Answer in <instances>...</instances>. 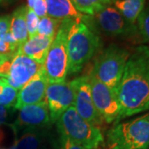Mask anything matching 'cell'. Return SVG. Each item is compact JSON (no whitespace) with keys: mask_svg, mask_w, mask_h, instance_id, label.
<instances>
[{"mask_svg":"<svg viewBox=\"0 0 149 149\" xmlns=\"http://www.w3.org/2000/svg\"><path fill=\"white\" fill-rule=\"evenodd\" d=\"M139 34L145 42H149V7L144 8L137 19Z\"/></svg>","mask_w":149,"mask_h":149,"instance_id":"cell-21","label":"cell"},{"mask_svg":"<svg viewBox=\"0 0 149 149\" xmlns=\"http://www.w3.org/2000/svg\"><path fill=\"white\" fill-rule=\"evenodd\" d=\"M88 78L91 84L93 103L99 116L106 123H115L120 112L117 93L107 87L91 72L88 74Z\"/></svg>","mask_w":149,"mask_h":149,"instance_id":"cell-8","label":"cell"},{"mask_svg":"<svg viewBox=\"0 0 149 149\" xmlns=\"http://www.w3.org/2000/svg\"><path fill=\"white\" fill-rule=\"evenodd\" d=\"M60 149H85L78 144L74 143L69 139L65 138L64 136H61L60 138Z\"/></svg>","mask_w":149,"mask_h":149,"instance_id":"cell-26","label":"cell"},{"mask_svg":"<svg viewBox=\"0 0 149 149\" xmlns=\"http://www.w3.org/2000/svg\"><path fill=\"white\" fill-rule=\"evenodd\" d=\"M3 139H4V133H3V130L0 128V144L3 143Z\"/></svg>","mask_w":149,"mask_h":149,"instance_id":"cell-31","label":"cell"},{"mask_svg":"<svg viewBox=\"0 0 149 149\" xmlns=\"http://www.w3.org/2000/svg\"><path fill=\"white\" fill-rule=\"evenodd\" d=\"M43 141L42 134L38 129L25 130L14 143L15 149H39Z\"/></svg>","mask_w":149,"mask_h":149,"instance_id":"cell-19","label":"cell"},{"mask_svg":"<svg viewBox=\"0 0 149 149\" xmlns=\"http://www.w3.org/2000/svg\"><path fill=\"white\" fill-rule=\"evenodd\" d=\"M70 20L61 21L43 63V69L49 84L64 82L68 74L66 37Z\"/></svg>","mask_w":149,"mask_h":149,"instance_id":"cell-6","label":"cell"},{"mask_svg":"<svg viewBox=\"0 0 149 149\" xmlns=\"http://www.w3.org/2000/svg\"><path fill=\"white\" fill-rule=\"evenodd\" d=\"M146 0H116L114 8L128 21L136 24L138 17L145 8Z\"/></svg>","mask_w":149,"mask_h":149,"instance_id":"cell-17","label":"cell"},{"mask_svg":"<svg viewBox=\"0 0 149 149\" xmlns=\"http://www.w3.org/2000/svg\"><path fill=\"white\" fill-rule=\"evenodd\" d=\"M92 17L98 27L109 37L132 38L139 34L137 25L128 21L114 7L106 6Z\"/></svg>","mask_w":149,"mask_h":149,"instance_id":"cell-7","label":"cell"},{"mask_svg":"<svg viewBox=\"0 0 149 149\" xmlns=\"http://www.w3.org/2000/svg\"><path fill=\"white\" fill-rule=\"evenodd\" d=\"M53 40L52 37H44L37 34L28 37L27 41L18 47L17 52L32 59L38 64L43 65Z\"/></svg>","mask_w":149,"mask_h":149,"instance_id":"cell-14","label":"cell"},{"mask_svg":"<svg viewBox=\"0 0 149 149\" xmlns=\"http://www.w3.org/2000/svg\"><path fill=\"white\" fill-rule=\"evenodd\" d=\"M32 9L39 18H42L43 17L47 16V13L46 0H36L33 4Z\"/></svg>","mask_w":149,"mask_h":149,"instance_id":"cell-24","label":"cell"},{"mask_svg":"<svg viewBox=\"0 0 149 149\" xmlns=\"http://www.w3.org/2000/svg\"><path fill=\"white\" fill-rule=\"evenodd\" d=\"M35 1H36V0H27V7L30 8H32Z\"/></svg>","mask_w":149,"mask_h":149,"instance_id":"cell-30","label":"cell"},{"mask_svg":"<svg viewBox=\"0 0 149 149\" xmlns=\"http://www.w3.org/2000/svg\"><path fill=\"white\" fill-rule=\"evenodd\" d=\"M26 10L27 6H20L10 16V32L19 47L28 39Z\"/></svg>","mask_w":149,"mask_h":149,"instance_id":"cell-16","label":"cell"},{"mask_svg":"<svg viewBox=\"0 0 149 149\" xmlns=\"http://www.w3.org/2000/svg\"><path fill=\"white\" fill-rule=\"evenodd\" d=\"M105 149H149V112L115 123L106 133Z\"/></svg>","mask_w":149,"mask_h":149,"instance_id":"cell-3","label":"cell"},{"mask_svg":"<svg viewBox=\"0 0 149 149\" xmlns=\"http://www.w3.org/2000/svg\"><path fill=\"white\" fill-rule=\"evenodd\" d=\"M116 93L120 112L115 123L138 113L149 112L148 46H139L131 53Z\"/></svg>","mask_w":149,"mask_h":149,"instance_id":"cell-1","label":"cell"},{"mask_svg":"<svg viewBox=\"0 0 149 149\" xmlns=\"http://www.w3.org/2000/svg\"><path fill=\"white\" fill-rule=\"evenodd\" d=\"M44 100L47 104L51 123H54L70 107L74 106V92L70 82L49 84Z\"/></svg>","mask_w":149,"mask_h":149,"instance_id":"cell-10","label":"cell"},{"mask_svg":"<svg viewBox=\"0 0 149 149\" xmlns=\"http://www.w3.org/2000/svg\"><path fill=\"white\" fill-rule=\"evenodd\" d=\"M9 2H11V0H0V5L6 4V3H8Z\"/></svg>","mask_w":149,"mask_h":149,"instance_id":"cell-32","label":"cell"},{"mask_svg":"<svg viewBox=\"0 0 149 149\" xmlns=\"http://www.w3.org/2000/svg\"><path fill=\"white\" fill-rule=\"evenodd\" d=\"M130 55L128 49L110 44L97 57L91 73L116 92Z\"/></svg>","mask_w":149,"mask_h":149,"instance_id":"cell-5","label":"cell"},{"mask_svg":"<svg viewBox=\"0 0 149 149\" xmlns=\"http://www.w3.org/2000/svg\"><path fill=\"white\" fill-rule=\"evenodd\" d=\"M56 124L61 136H64L85 149L98 148L104 143L100 128L80 117L74 106L70 107L59 118Z\"/></svg>","mask_w":149,"mask_h":149,"instance_id":"cell-4","label":"cell"},{"mask_svg":"<svg viewBox=\"0 0 149 149\" xmlns=\"http://www.w3.org/2000/svg\"><path fill=\"white\" fill-rule=\"evenodd\" d=\"M0 149H15V148H14V144H13V146H11L10 148H2V147H0Z\"/></svg>","mask_w":149,"mask_h":149,"instance_id":"cell-33","label":"cell"},{"mask_svg":"<svg viewBox=\"0 0 149 149\" xmlns=\"http://www.w3.org/2000/svg\"><path fill=\"white\" fill-rule=\"evenodd\" d=\"M100 47V38L83 20L70 19L66 37L68 74L80 72Z\"/></svg>","mask_w":149,"mask_h":149,"instance_id":"cell-2","label":"cell"},{"mask_svg":"<svg viewBox=\"0 0 149 149\" xmlns=\"http://www.w3.org/2000/svg\"><path fill=\"white\" fill-rule=\"evenodd\" d=\"M74 8L83 15L94 16L98 12L111 6L116 0H70Z\"/></svg>","mask_w":149,"mask_h":149,"instance_id":"cell-18","label":"cell"},{"mask_svg":"<svg viewBox=\"0 0 149 149\" xmlns=\"http://www.w3.org/2000/svg\"><path fill=\"white\" fill-rule=\"evenodd\" d=\"M51 123L50 113L47 102L45 100L38 104L27 105L19 109L16 121L11 126L15 133L20 130L38 129L47 126Z\"/></svg>","mask_w":149,"mask_h":149,"instance_id":"cell-12","label":"cell"},{"mask_svg":"<svg viewBox=\"0 0 149 149\" xmlns=\"http://www.w3.org/2000/svg\"><path fill=\"white\" fill-rule=\"evenodd\" d=\"M39 22V17L34 13L32 8H30L27 6L26 10V24L28 32V37H32L37 33V27Z\"/></svg>","mask_w":149,"mask_h":149,"instance_id":"cell-23","label":"cell"},{"mask_svg":"<svg viewBox=\"0 0 149 149\" xmlns=\"http://www.w3.org/2000/svg\"><path fill=\"white\" fill-rule=\"evenodd\" d=\"M18 91L6 83L3 90L0 93V106L14 108L17 102Z\"/></svg>","mask_w":149,"mask_h":149,"instance_id":"cell-22","label":"cell"},{"mask_svg":"<svg viewBox=\"0 0 149 149\" xmlns=\"http://www.w3.org/2000/svg\"><path fill=\"white\" fill-rule=\"evenodd\" d=\"M47 13L49 17L63 21L65 19L83 20L85 15L74 8L70 0H46Z\"/></svg>","mask_w":149,"mask_h":149,"instance_id":"cell-15","label":"cell"},{"mask_svg":"<svg viewBox=\"0 0 149 149\" xmlns=\"http://www.w3.org/2000/svg\"><path fill=\"white\" fill-rule=\"evenodd\" d=\"M61 23V20L53 18L48 15L39 18L37 34L44 37H55L58 32Z\"/></svg>","mask_w":149,"mask_h":149,"instance_id":"cell-20","label":"cell"},{"mask_svg":"<svg viewBox=\"0 0 149 149\" xmlns=\"http://www.w3.org/2000/svg\"><path fill=\"white\" fill-rule=\"evenodd\" d=\"M74 92V107L80 117L92 125L100 128L103 121L96 111L88 75H83L70 81Z\"/></svg>","mask_w":149,"mask_h":149,"instance_id":"cell-9","label":"cell"},{"mask_svg":"<svg viewBox=\"0 0 149 149\" xmlns=\"http://www.w3.org/2000/svg\"><path fill=\"white\" fill-rule=\"evenodd\" d=\"M49 82L43 69L40 70L32 80L18 91L14 109H20L22 107L38 104L45 100L46 91Z\"/></svg>","mask_w":149,"mask_h":149,"instance_id":"cell-13","label":"cell"},{"mask_svg":"<svg viewBox=\"0 0 149 149\" xmlns=\"http://www.w3.org/2000/svg\"><path fill=\"white\" fill-rule=\"evenodd\" d=\"M6 82L4 81V80H3V78H0V93L3 91V86H4Z\"/></svg>","mask_w":149,"mask_h":149,"instance_id":"cell-28","label":"cell"},{"mask_svg":"<svg viewBox=\"0 0 149 149\" xmlns=\"http://www.w3.org/2000/svg\"><path fill=\"white\" fill-rule=\"evenodd\" d=\"M10 31V16H0V38L3 37Z\"/></svg>","mask_w":149,"mask_h":149,"instance_id":"cell-25","label":"cell"},{"mask_svg":"<svg viewBox=\"0 0 149 149\" xmlns=\"http://www.w3.org/2000/svg\"><path fill=\"white\" fill-rule=\"evenodd\" d=\"M15 110L14 108L0 106V126L6 124L10 114Z\"/></svg>","mask_w":149,"mask_h":149,"instance_id":"cell-27","label":"cell"},{"mask_svg":"<svg viewBox=\"0 0 149 149\" xmlns=\"http://www.w3.org/2000/svg\"><path fill=\"white\" fill-rule=\"evenodd\" d=\"M10 58H12L11 56H2V55H0V65L2 64L4 61Z\"/></svg>","mask_w":149,"mask_h":149,"instance_id":"cell-29","label":"cell"},{"mask_svg":"<svg viewBox=\"0 0 149 149\" xmlns=\"http://www.w3.org/2000/svg\"><path fill=\"white\" fill-rule=\"evenodd\" d=\"M43 65L17 52L11 60L10 69L6 78H3L11 87L20 91L42 69Z\"/></svg>","mask_w":149,"mask_h":149,"instance_id":"cell-11","label":"cell"}]
</instances>
